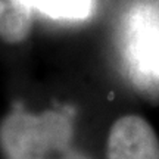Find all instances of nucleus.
<instances>
[{"mask_svg": "<svg viewBox=\"0 0 159 159\" xmlns=\"http://www.w3.org/2000/svg\"><path fill=\"white\" fill-rule=\"evenodd\" d=\"M125 59L137 81L159 83V13L152 7L136 9L130 16Z\"/></svg>", "mask_w": 159, "mask_h": 159, "instance_id": "f03ea898", "label": "nucleus"}, {"mask_svg": "<svg viewBox=\"0 0 159 159\" xmlns=\"http://www.w3.org/2000/svg\"><path fill=\"white\" fill-rule=\"evenodd\" d=\"M66 115L13 112L0 127V143L7 159H87L72 146Z\"/></svg>", "mask_w": 159, "mask_h": 159, "instance_id": "f257e3e1", "label": "nucleus"}, {"mask_svg": "<svg viewBox=\"0 0 159 159\" xmlns=\"http://www.w3.org/2000/svg\"><path fill=\"white\" fill-rule=\"evenodd\" d=\"M33 0H0V39L21 43L28 37L33 24Z\"/></svg>", "mask_w": 159, "mask_h": 159, "instance_id": "20e7f679", "label": "nucleus"}, {"mask_svg": "<svg viewBox=\"0 0 159 159\" xmlns=\"http://www.w3.org/2000/svg\"><path fill=\"white\" fill-rule=\"evenodd\" d=\"M108 159H159V140L146 119L125 115L109 131Z\"/></svg>", "mask_w": 159, "mask_h": 159, "instance_id": "7ed1b4c3", "label": "nucleus"}, {"mask_svg": "<svg viewBox=\"0 0 159 159\" xmlns=\"http://www.w3.org/2000/svg\"><path fill=\"white\" fill-rule=\"evenodd\" d=\"M34 9L62 21H83L91 15L94 0H33Z\"/></svg>", "mask_w": 159, "mask_h": 159, "instance_id": "39448f33", "label": "nucleus"}]
</instances>
